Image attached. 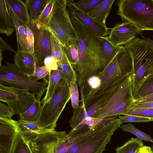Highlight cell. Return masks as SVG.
I'll list each match as a JSON object with an SVG mask.
<instances>
[{
    "mask_svg": "<svg viewBox=\"0 0 153 153\" xmlns=\"http://www.w3.org/2000/svg\"><path fill=\"white\" fill-rule=\"evenodd\" d=\"M119 128L123 131L131 133L142 140L153 143V139L151 137L150 135L147 134L140 131L131 123L121 125Z\"/></svg>",
    "mask_w": 153,
    "mask_h": 153,
    "instance_id": "cell-32",
    "label": "cell"
},
{
    "mask_svg": "<svg viewBox=\"0 0 153 153\" xmlns=\"http://www.w3.org/2000/svg\"><path fill=\"white\" fill-rule=\"evenodd\" d=\"M15 114L12 108L4 104L0 103V117H4L11 119Z\"/></svg>",
    "mask_w": 153,
    "mask_h": 153,
    "instance_id": "cell-41",
    "label": "cell"
},
{
    "mask_svg": "<svg viewBox=\"0 0 153 153\" xmlns=\"http://www.w3.org/2000/svg\"><path fill=\"white\" fill-rule=\"evenodd\" d=\"M77 82H71L69 85V90L71 105L74 109L76 108L80 102Z\"/></svg>",
    "mask_w": 153,
    "mask_h": 153,
    "instance_id": "cell-37",
    "label": "cell"
},
{
    "mask_svg": "<svg viewBox=\"0 0 153 153\" xmlns=\"http://www.w3.org/2000/svg\"><path fill=\"white\" fill-rule=\"evenodd\" d=\"M10 14L15 26L17 51L34 53V36L27 24L23 25L18 20L12 9L8 7Z\"/></svg>",
    "mask_w": 153,
    "mask_h": 153,
    "instance_id": "cell-17",
    "label": "cell"
},
{
    "mask_svg": "<svg viewBox=\"0 0 153 153\" xmlns=\"http://www.w3.org/2000/svg\"><path fill=\"white\" fill-rule=\"evenodd\" d=\"M143 146L142 140L137 137L132 138L122 146L117 147L116 153H135L138 149Z\"/></svg>",
    "mask_w": 153,
    "mask_h": 153,
    "instance_id": "cell-29",
    "label": "cell"
},
{
    "mask_svg": "<svg viewBox=\"0 0 153 153\" xmlns=\"http://www.w3.org/2000/svg\"><path fill=\"white\" fill-rule=\"evenodd\" d=\"M71 99L69 85L62 79L50 100L42 105L38 121L43 128L55 130L56 122Z\"/></svg>",
    "mask_w": 153,
    "mask_h": 153,
    "instance_id": "cell-7",
    "label": "cell"
},
{
    "mask_svg": "<svg viewBox=\"0 0 153 153\" xmlns=\"http://www.w3.org/2000/svg\"><path fill=\"white\" fill-rule=\"evenodd\" d=\"M119 118L96 129L73 143L66 153H103L115 131L122 125Z\"/></svg>",
    "mask_w": 153,
    "mask_h": 153,
    "instance_id": "cell-5",
    "label": "cell"
},
{
    "mask_svg": "<svg viewBox=\"0 0 153 153\" xmlns=\"http://www.w3.org/2000/svg\"><path fill=\"white\" fill-rule=\"evenodd\" d=\"M34 36V54L36 63L44 66L45 58L51 56V33L46 27L35 21H30L27 24Z\"/></svg>",
    "mask_w": 153,
    "mask_h": 153,
    "instance_id": "cell-12",
    "label": "cell"
},
{
    "mask_svg": "<svg viewBox=\"0 0 153 153\" xmlns=\"http://www.w3.org/2000/svg\"><path fill=\"white\" fill-rule=\"evenodd\" d=\"M41 108L40 101L36 100L27 110L19 116L20 119L31 121H38Z\"/></svg>",
    "mask_w": 153,
    "mask_h": 153,
    "instance_id": "cell-28",
    "label": "cell"
},
{
    "mask_svg": "<svg viewBox=\"0 0 153 153\" xmlns=\"http://www.w3.org/2000/svg\"><path fill=\"white\" fill-rule=\"evenodd\" d=\"M51 56L58 61H60L62 59L64 53L61 46L58 42L51 35Z\"/></svg>",
    "mask_w": 153,
    "mask_h": 153,
    "instance_id": "cell-38",
    "label": "cell"
},
{
    "mask_svg": "<svg viewBox=\"0 0 153 153\" xmlns=\"http://www.w3.org/2000/svg\"><path fill=\"white\" fill-rule=\"evenodd\" d=\"M21 131L18 121L0 117V153H12Z\"/></svg>",
    "mask_w": 153,
    "mask_h": 153,
    "instance_id": "cell-14",
    "label": "cell"
},
{
    "mask_svg": "<svg viewBox=\"0 0 153 153\" xmlns=\"http://www.w3.org/2000/svg\"><path fill=\"white\" fill-rule=\"evenodd\" d=\"M35 94L27 89L0 84V100L7 103L15 114L21 115L36 100Z\"/></svg>",
    "mask_w": 153,
    "mask_h": 153,
    "instance_id": "cell-9",
    "label": "cell"
},
{
    "mask_svg": "<svg viewBox=\"0 0 153 153\" xmlns=\"http://www.w3.org/2000/svg\"><path fill=\"white\" fill-rule=\"evenodd\" d=\"M68 11L71 17L79 21L87 29L100 37H105L109 32L108 28L95 21L87 14L84 13L74 5L73 0H67Z\"/></svg>",
    "mask_w": 153,
    "mask_h": 153,
    "instance_id": "cell-16",
    "label": "cell"
},
{
    "mask_svg": "<svg viewBox=\"0 0 153 153\" xmlns=\"http://www.w3.org/2000/svg\"><path fill=\"white\" fill-rule=\"evenodd\" d=\"M6 62V66L0 65V84L27 90L36 95L37 100L40 101L47 90L48 83L33 81L14 64Z\"/></svg>",
    "mask_w": 153,
    "mask_h": 153,
    "instance_id": "cell-8",
    "label": "cell"
},
{
    "mask_svg": "<svg viewBox=\"0 0 153 153\" xmlns=\"http://www.w3.org/2000/svg\"><path fill=\"white\" fill-rule=\"evenodd\" d=\"M122 115L137 116L153 119V108H146L130 107Z\"/></svg>",
    "mask_w": 153,
    "mask_h": 153,
    "instance_id": "cell-36",
    "label": "cell"
},
{
    "mask_svg": "<svg viewBox=\"0 0 153 153\" xmlns=\"http://www.w3.org/2000/svg\"><path fill=\"white\" fill-rule=\"evenodd\" d=\"M48 78L45 95L40 101L42 105H44L50 100L62 79L61 71L59 67L57 70L50 71Z\"/></svg>",
    "mask_w": 153,
    "mask_h": 153,
    "instance_id": "cell-23",
    "label": "cell"
},
{
    "mask_svg": "<svg viewBox=\"0 0 153 153\" xmlns=\"http://www.w3.org/2000/svg\"><path fill=\"white\" fill-rule=\"evenodd\" d=\"M58 65L62 79L65 80L69 85L71 82H77L76 72L64 54L62 60L58 62Z\"/></svg>",
    "mask_w": 153,
    "mask_h": 153,
    "instance_id": "cell-25",
    "label": "cell"
},
{
    "mask_svg": "<svg viewBox=\"0 0 153 153\" xmlns=\"http://www.w3.org/2000/svg\"><path fill=\"white\" fill-rule=\"evenodd\" d=\"M151 148L152 149V151L153 152V144L152 145V147H151Z\"/></svg>",
    "mask_w": 153,
    "mask_h": 153,
    "instance_id": "cell-47",
    "label": "cell"
},
{
    "mask_svg": "<svg viewBox=\"0 0 153 153\" xmlns=\"http://www.w3.org/2000/svg\"><path fill=\"white\" fill-rule=\"evenodd\" d=\"M0 48L3 50L6 49L15 53L16 52L11 46L4 41L1 37H0Z\"/></svg>",
    "mask_w": 153,
    "mask_h": 153,
    "instance_id": "cell-43",
    "label": "cell"
},
{
    "mask_svg": "<svg viewBox=\"0 0 153 153\" xmlns=\"http://www.w3.org/2000/svg\"><path fill=\"white\" fill-rule=\"evenodd\" d=\"M122 123L128 122L146 123L153 121V119L147 118L135 115H125L119 116Z\"/></svg>",
    "mask_w": 153,
    "mask_h": 153,
    "instance_id": "cell-39",
    "label": "cell"
},
{
    "mask_svg": "<svg viewBox=\"0 0 153 153\" xmlns=\"http://www.w3.org/2000/svg\"><path fill=\"white\" fill-rule=\"evenodd\" d=\"M16 30L5 0H0V33L9 36Z\"/></svg>",
    "mask_w": 153,
    "mask_h": 153,
    "instance_id": "cell-20",
    "label": "cell"
},
{
    "mask_svg": "<svg viewBox=\"0 0 153 153\" xmlns=\"http://www.w3.org/2000/svg\"><path fill=\"white\" fill-rule=\"evenodd\" d=\"M132 61L124 46L117 47V52L101 71L93 75L79 87L80 106L85 108L97 97L108 90L123 75L131 73Z\"/></svg>",
    "mask_w": 153,
    "mask_h": 153,
    "instance_id": "cell-2",
    "label": "cell"
},
{
    "mask_svg": "<svg viewBox=\"0 0 153 153\" xmlns=\"http://www.w3.org/2000/svg\"><path fill=\"white\" fill-rule=\"evenodd\" d=\"M131 73H128L123 82L106 103L93 117L114 119L126 112L133 104Z\"/></svg>",
    "mask_w": 153,
    "mask_h": 153,
    "instance_id": "cell-6",
    "label": "cell"
},
{
    "mask_svg": "<svg viewBox=\"0 0 153 153\" xmlns=\"http://www.w3.org/2000/svg\"><path fill=\"white\" fill-rule=\"evenodd\" d=\"M117 15L142 31H153V0H119Z\"/></svg>",
    "mask_w": 153,
    "mask_h": 153,
    "instance_id": "cell-4",
    "label": "cell"
},
{
    "mask_svg": "<svg viewBox=\"0 0 153 153\" xmlns=\"http://www.w3.org/2000/svg\"><path fill=\"white\" fill-rule=\"evenodd\" d=\"M103 0H80L74 2V6L83 13L88 14L96 7Z\"/></svg>",
    "mask_w": 153,
    "mask_h": 153,
    "instance_id": "cell-33",
    "label": "cell"
},
{
    "mask_svg": "<svg viewBox=\"0 0 153 153\" xmlns=\"http://www.w3.org/2000/svg\"><path fill=\"white\" fill-rule=\"evenodd\" d=\"M102 42L103 54L108 64L115 56L117 51V47L114 46L108 39L107 37L99 36Z\"/></svg>",
    "mask_w": 153,
    "mask_h": 153,
    "instance_id": "cell-31",
    "label": "cell"
},
{
    "mask_svg": "<svg viewBox=\"0 0 153 153\" xmlns=\"http://www.w3.org/2000/svg\"><path fill=\"white\" fill-rule=\"evenodd\" d=\"M124 46L132 59V83L140 86L146 79L153 74V48L146 40L138 37Z\"/></svg>",
    "mask_w": 153,
    "mask_h": 153,
    "instance_id": "cell-3",
    "label": "cell"
},
{
    "mask_svg": "<svg viewBox=\"0 0 153 153\" xmlns=\"http://www.w3.org/2000/svg\"><path fill=\"white\" fill-rule=\"evenodd\" d=\"M115 0H103L87 14L93 19L104 25Z\"/></svg>",
    "mask_w": 153,
    "mask_h": 153,
    "instance_id": "cell-22",
    "label": "cell"
},
{
    "mask_svg": "<svg viewBox=\"0 0 153 153\" xmlns=\"http://www.w3.org/2000/svg\"><path fill=\"white\" fill-rule=\"evenodd\" d=\"M8 7L12 9L19 21L23 24H27L30 19L25 2L21 0H5Z\"/></svg>",
    "mask_w": 153,
    "mask_h": 153,
    "instance_id": "cell-24",
    "label": "cell"
},
{
    "mask_svg": "<svg viewBox=\"0 0 153 153\" xmlns=\"http://www.w3.org/2000/svg\"><path fill=\"white\" fill-rule=\"evenodd\" d=\"M50 72V70L45 66H40L37 63L34 72L32 74L28 75L30 79L33 81L37 82L40 79L43 82L48 83L46 79V77L49 76Z\"/></svg>",
    "mask_w": 153,
    "mask_h": 153,
    "instance_id": "cell-35",
    "label": "cell"
},
{
    "mask_svg": "<svg viewBox=\"0 0 153 153\" xmlns=\"http://www.w3.org/2000/svg\"><path fill=\"white\" fill-rule=\"evenodd\" d=\"M68 136L65 131H56L38 135L28 139L33 153H56Z\"/></svg>",
    "mask_w": 153,
    "mask_h": 153,
    "instance_id": "cell-13",
    "label": "cell"
},
{
    "mask_svg": "<svg viewBox=\"0 0 153 153\" xmlns=\"http://www.w3.org/2000/svg\"><path fill=\"white\" fill-rule=\"evenodd\" d=\"M67 7L66 0H50L40 15L34 21L46 26L53 16Z\"/></svg>",
    "mask_w": 153,
    "mask_h": 153,
    "instance_id": "cell-18",
    "label": "cell"
},
{
    "mask_svg": "<svg viewBox=\"0 0 153 153\" xmlns=\"http://www.w3.org/2000/svg\"><path fill=\"white\" fill-rule=\"evenodd\" d=\"M153 94V74L149 76L142 84L137 95L134 99H136Z\"/></svg>",
    "mask_w": 153,
    "mask_h": 153,
    "instance_id": "cell-34",
    "label": "cell"
},
{
    "mask_svg": "<svg viewBox=\"0 0 153 153\" xmlns=\"http://www.w3.org/2000/svg\"><path fill=\"white\" fill-rule=\"evenodd\" d=\"M14 60V64L25 73L29 75L34 72L37 63L33 53L17 51Z\"/></svg>",
    "mask_w": 153,
    "mask_h": 153,
    "instance_id": "cell-19",
    "label": "cell"
},
{
    "mask_svg": "<svg viewBox=\"0 0 153 153\" xmlns=\"http://www.w3.org/2000/svg\"><path fill=\"white\" fill-rule=\"evenodd\" d=\"M130 107L153 108V101L140 102L136 101L134 100V102Z\"/></svg>",
    "mask_w": 153,
    "mask_h": 153,
    "instance_id": "cell-42",
    "label": "cell"
},
{
    "mask_svg": "<svg viewBox=\"0 0 153 153\" xmlns=\"http://www.w3.org/2000/svg\"><path fill=\"white\" fill-rule=\"evenodd\" d=\"M128 74L121 77L108 90L94 99L85 108L79 106L76 108L74 109L73 114L69 121L70 126L72 128L77 127L85 118L93 117L120 86Z\"/></svg>",
    "mask_w": 153,
    "mask_h": 153,
    "instance_id": "cell-11",
    "label": "cell"
},
{
    "mask_svg": "<svg viewBox=\"0 0 153 153\" xmlns=\"http://www.w3.org/2000/svg\"><path fill=\"white\" fill-rule=\"evenodd\" d=\"M45 26L62 47L65 46L70 39L77 38L67 7L53 16Z\"/></svg>",
    "mask_w": 153,
    "mask_h": 153,
    "instance_id": "cell-10",
    "label": "cell"
},
{
    "mask_svg": "<svg viewBox=\"0 0 153 153\" xmlns=\"http://www.w3.org/2000/svg\"><path fill=\"white\" fill-rule=\"evenodd\" d=\"M44 66H45L50 71L56 70L59 68L58 62L53 56H48L44 60Z\"/></svg>",
    "mask_w": 153,
    "mask_h": 153,
    "instance_id": "cell-40",
    "label": "cell"
},
{
    "mask_svg": "<svg viewBox=\"0 0 153 153\" xmlns=\"http://www.w3.org/2000/svg\"><path fill=\"white\" fill-rule=\"evenodd\" d=\"M78 41L77 38L72 39L68 40L64 47H62L64 54L71 65L77 62L78 54Z\"/></svg>",
    "mask_w": 153,
    "mask_h": 153,
    "instance_id": "cell-27",
    "label": "cell"
},
{
    "mask_svg": "<svg viewBox=\"0 0 153 153\" xmlns=\"http://www.w3.org/2000/svg\"><path fill=\"white\" fill-rule=\"evenodd\" d=\"M12 153H33L30 147L27 138L22 130L18 135Z\"/></svg>",
    "mask_w": 153,
    "mask_h": 153,
    "instance_id": "cell-30",
    "label": "cell"
},
{
    "mask_svg": "<svg viewBox=\"0 0 153 153\" xmlns=\"http://www.w3.org/2000/svg\"><path fill=\"white\" fill-rule=\"evenodd\" d=\"M142 33H140L138 34H139L142 37L143 39H144L147 41L148 42L149 44L153 48V39H152L149 38H146L144 37L143 36Z\"/></svg>",
    "mask_w": 153,
    "mask_h": 153,
    "instance_id": "cell-46",
    "label": "cell"
},
{
    "mask_svg": "<svg viewBox=\"0 0 153 153\" xmlns=\"http://www.w3.org/2000/svg\"><path fill=\"white\" fill-rule=\"evenodd\" d=\"M22 131L28 139L32 138L38 135L55 131L43 127L38 121H31L19 119Z\"/></svg>",
    "mask_w": 153,
    "mask_h": 153,
    "instance_id": "cell-21",
    "label": "cell"
},
{
    "mask_svg": "<svg viewBox=\"0 0 153 153\" xmlns=\"http://www.w3.org/2000/svg\"><path fill=\"white\" fill-rule=\"evenodd\" d=\"M142 31L130 22L124 21L116 24L110 29L108 39L114 46L117 47L130 42Z\"/></svg>",
    "mask_w": 153,
    "mask_h": 153,
    "instance_id": "cell-15",
    "label": "cell"
},
{
    "mask_svg": "<svg viewBox=\"0 0 153 153\" xmlns=\"http://www.w3.org/2000/svg\"><path fill=\"white\" fill-rule=\"evenodd\" d=\"M71 19L78 41L77 61L71 65L76 74L77 82L80 87L85 81L102 70L108 64L100 37L87 29L76 19L71 17Z\"/></svg>",
    "mask_w": 153,
    "mask_h": 153,
    "instance_id": "cell-1",
    "label": "cell"
},
{
    "mask_svg": "<svg viewBox=\"0 0 153 153\" xmlns=\"http://www.w3.org/2000/svg\"><path fill=\"white\" fill-rule=\"evenodd\" d=\"M134 100L140 102L153 101V94L143 97L134 99Z\"/></svg>",
    "mask_w": 153,
    "mask_h": 153,
    "instance_id": "cell-45",
    "label": "cell"
},
{
    "mask_svg": "<svg viewBox=\"0 0 153 153\" xmlns=\"http://www.w3.org/2000/svg\"><path fill=\"white\" fill-rule=\"evenodd\" d=\"M135 153H153V152L151 147L145 146L138 149Z\"/></svg>",
    "mask_w": 153,
    "mask_h": 153,
    "instance_id": "cell-44",
    "label": "cell"
},
{
    "mask_svg": "<svg viewBox=\"0 0 153 153\" xmlns=\"http://www.w3.org/2000/svg\"><path fill=\"white\" fill-rule=\"evenodd\" d=\"M50 0H26V5L30 21H34L40 15Z\"/></svg>",
    "mask_w": 153,
    "mask_h": 153,
    "instance_id": "cell-26",
    "label": "cell"
}]
</instances>
